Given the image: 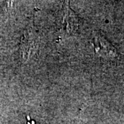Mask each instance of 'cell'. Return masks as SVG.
Segmentation results:
<instances>
[{
	"label": "cell",
	"instance_id": "7a4b0ae2",
	"mask_svg": "<svg viewBox=\"0 0 124 124\" xmlns=\"http://www.w3.org/2000/svg\"><path fill=\"white\" fill-rule=\"evenodd\" d=\"M38 35L32 25L28 26L24 32V36L21 46L23 59L26 61L32 54L38 50Z\"/></svg>",
	"mask_w": 124,
	"mask_h": 124
},
{
	"label": "cell",
	"instance_id": "3957f363",
	"mask_svg": "<svg viewBox=\"0 0 124 124\" xmlns=\"http://www.w3.org/2000/svg\"><path fill=\"white\" fill-rule=\"evenodd\" d=\"M64 17L63 19V30L68 35L75 34L79 28V19L72 9L70 8L68 1L65 4L64 7Z\"/></svg>",
	"mask_w": 124,
	"mask_h": 124
},
{
	"label": "cell",
	"instance_id": "6da1fadb",
	"mask_svg": "<svg viewBox=\"0 0 124 124\" xmlns=\"http://www.w3.org/2000/svg\"><path fill=\"white\" fill-rule=\"evenodd\" d=\"M92 43L96 54L99 57L108 62H116L123 59L122 54H120L117 50L103 36L101 31L94 32Z\"/></svg>",
	"mask_w": 124,
	"mask_h": 124
}]
</instances>
